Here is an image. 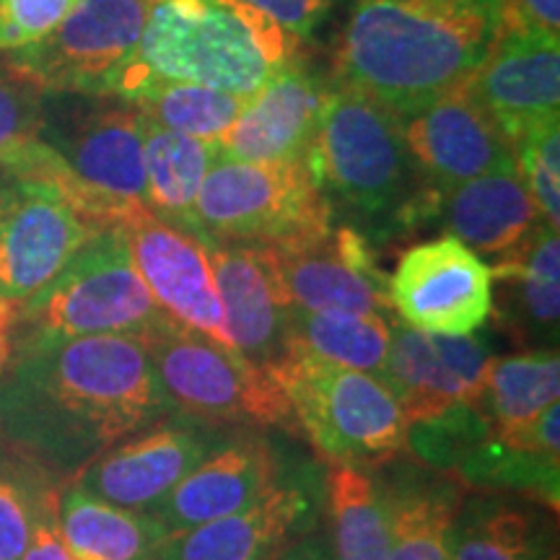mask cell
<instances>
[{
	"label": "cell",
	"mask_w": 560,
	"mask_h": 560,
	"mask_svg": "<svg viewBox=\"0 0 560 560\" xmlns=\"http://www.w3.org/2000/svg\"><path fill=\"white\" fill-rule=\"evenodd\" d=\"M516 172L535 200L540 221L560 229V125L552 120L529 130L514 145Z\"/></svg>",
	"instance_id": "e575fe53"
},
{
	"label": "cell",
	"mask_w": 560,
	"mask_h": 560,
	"mask_svg": "<svg viewBox=\"0 0 560 560\" xmlns=\"http://www.w3.org/2000/svg\"><path fill=\"white\" fill-rule=\"evenodd\" d=\"M42 94L13 75L0 73V166L39 138Z\"/></svg>",
	"instance_id": "8d00e7d4"
},
{
	"label": "cell",
	"mask_w": 560,
	"mask_h": 560,
	"mask_svg": "<svg viewBox=\"0 0 560 560\" xmlns=\"http://www.w3.org/2000/svg\"><path fill=\"white\" fill-rule=\"evenodd\" d=\"M436 215L450 236L465 247L499 257L514 249L540 223L535 200L516 166L439 192L433 219Z\"/></svg>",
	"instance_id": "484cf974"
},
{
	"label": "cell",
	"mask_w": 560,
	"mask_h": 560,
	"mask_svg": "<svg viewBox=\"0 0 560 560\" xmlns=\"http://www.w3.org/2000/svg\"><path fill=\"white\" fill-rule=\"evenodd\" d=\"M247 102L249 96L223 94V91L190 86V83H170V86L149 91L132 104L145 120L161 128L200 140H215L242 115Z\"/></svg>",
	"instance_id": "d6a6232c"
},
{
	"label": "cell",
	"mask_w": 560,
	"mask_h": 560,
	"mask_svg": "<svg viewBox=\"0 0 560 560\" xmlns=\"http://www.w3.org/2000/svg\"><path fill=\"white\" fill-rule=\"evenodd\" d=\"M301 42L244 0H149L136 52L107 96L138 102L170 83L255 96L301 60Z\"/></svg>",
	"instance_id": "3957f363"
},
{
	"label": "cell",
	"mask_w": 560,
	"mask_h": 560,
	"mask_svg": "<svg viewBox=\"0 0 560 560\" xmlns=\"http://www.w3.org/2000/svg\"><path fill=\"white\" fill-rule=\"evenodd\" d=\"M96 231L47 177L0 172V296L24 304Z\"/></svg>",
	"instance_id": "8fae6325"
},
{
	"label": "cell",
	"mask_w": 560,
	"mask_h": 560,
	"mask_svg": "<svg viewBox=\"0 0 560 560\" xmlns=\"http://www.w3.org/2000/svg\"><path fill=\"white\" fill-rule=\"evenodd\" d=\"M392 319L395 317L293 310L289 350L382 376L387 363Z\"/></svg>",
	"instance_id": "1f68e13d"
},
{
	"label": "cell",
	"mask_w": 560,
	"mask_h": 560,
	"mask_svg": "<svg viewBox=\"0 0 560 560\" xmlns=\"http://www.w3.org/2000/svg\"><path fill=\"white\" fill-rule=\"evenodd\" d=\"M172 412L140 335L13 342L0 371V444L60 482Z\"/></svg>",
	"instance_id": "6da1fadb"
},
{
	"label": "cell",
	"mask_w": 560,
	"mask_h": 560,
	"mask_svg": "<svg viewBox=\"0 0 560 560\" xmlns=\"http://www.w3.org/2000/svg\"><path fill=\"white\" fill-rule=\"evenodd\" d=\"M501 34V0H355L335 83L408 120L475 75Z\"/></svg>",
	"instance_id": "7a4b0ae2"
},
{
	"label": "cell",
	"mask_w": 560,
	"mask_h": 560,
	"mask_svg": "<svg viewBox=\"0 0 560 560\" xmlns=\"http://www.w3.org/2000/svg\"><path fill=\"white\" fill-rule=\"evenodd\" d=\"M58 516L73 560H153L170 537L145 511L112 506L75 482L60 488Z\"/></svg>",
	"instance_id": "4316f807"
},
{
	"label": "cell",
	"mask_w": 560,
	"mask_h": 560,
	"mask_svg": "<svg viewBox=\"0 0 560 560\" xmlns=\"http://www.w3.org/2000/svg\"><path fill=\"white\" fill-rule=\"evenodd\" d=\"M325 480L314 467L289 472L252 506L166 537L153 560H272L317 529Z\"/></svg>",
	"instance_id": "9a60e30c"
},
{
	"label": "cell",
	"mask_w": 560,
	"mask_h": 560,
	"mask_svg": "<svg viewBox=\"0 0 560 560\" xmlns=\"http://www.w3.org/2000/svg\"><path fill=\"white\" fill-rule=\"evenodd\" d=\"M58 499L60 490L47 495L39 506L37 520H34L30 545H26L21 560H73L68 552V545L62 540L60 516H58Z\"/></svg>",
	"instance_id": "f35d334b"
},
{
	"label": "cell",
	"mask_w": 560,
	"mask_h": 560,
	"mask_svg": "<svg viewBox=\"0 0 560 560\" xmlns=\"http://www.w3.org/2000/svg\"><path fill=\"white\" fill-rule=\"evenodd\" d=\"M13 325H16V304L0 296V371L11 359Z\"/></svg>",
	"instance_id": "b9f144b4"
},
{
	"label": "cell",
	"mask_w": 560,
	"mask_h": 560,
	"mask_svg": "<svg viewBox=\"0 0 560 560\" xmlns=\"http://www.w3.org/2000/svg\"><path fill=\"white\" fill-rule=\"evenodd\" d=\"M39 138L60 153L96 202L104 226H122L145 202L143 115L117 96L45 94Z\"/></svg>",
	"instance_id": "9c48e42d"
},
{
	"label": "cell",
	"mask_w": 560,
	"mask_h": 560,
	"mask_svg": "<svg viewBox=\"0 0 560 560\" xmlns=\"http://www.w3.org/2000/svg\"><path fill=\"white\" fill-rule=\"evenodd\" d=\"M299 433L330 465L380 467L408 450V418L382 376L289 350L270 369Z\"/></svg>",
	"instance_id": "5b68a950"
},
{
	"label": "cell",
	"mask_w": 560,
	"mask_h": 560,
	"mask_svg": "<svg viewBox=\"0 0 560 560\" xmlns=\"http://www.w3.org/2000/svg\"><path fill=\"white\" fill-rule=\"evenodd\" d=\"M325 503L335 560H389L387 520L371 467L330 465Z\"/></svg>",
	"instance_id": "f546056e"
},
{
	"label": "cell",
	"mask_w": 560,
	"mask_h": 560,
	"mask_svg": "<svg viewBox=\"0 0 560 560\" xmlns=\"http://www.w3.org/2000/svg\"><path fill=\"white\" fill-rule=\"evenodd\" d=\"M397 459L371 467L384 503L389 560H452L450 524L465 486L446 472Z\"/></svg>",
	"instance_id": "603a6c76"
},
{
	"label": "cell",
	"mask_w": 560,
	"mask_h": 560,
	"mask_svg": "<svg viewBox=\"0 0 560 560\" xmlns=\"http://www.w3.org/2000/svg\"><path fill=\"white\" fill-rule=\"evenodd\" d=\"M325 89L304 62H291L255 96H249L242 115L215 138V159L244 164L306 161L317 132Z\"/></svg>",
	"instance_id": "7402d4cb"
},
{
	"label": "cell",
	"mask_w": 560,
	"mask_h": 560,
	"mask_svg": "<svg viewBox=\"0 0 560 560\" xmlns=\"http://www.w3.org/2000/svg\"><path fill=\"white\" fill-rule=\"evenodd\" d=\"M166 312L132 262L120 226L96 231L50 283L16 306L13 342L145 335Z\"/></svg>",
	"instance_id": "8992f818"
},
{
	"label": "cell",
	"mask_w": 560,
	"mask_h": 560,
	"mask_svg": "<svg viewBox=\"0 0 560 560\" xmlns=\"http://www.w3.org/2000/svg\"><path fill=\"white\" fill-rule=\"evenodd\" d=\"M560 0H501V30H542L558 34Z\"/></svg>",
	"instance_id": "ab89813d"
},
{
	"label": "cell",
	"mask_w": 560,
	"mask_h": 560,
	"mask_svg": "<svg viewBox=\"0 0 560 560\" xmlns=\"http://www.w3.org/2000/svg\"><path fill=\"white\" fill-rule=\"evenodd\" d=\"M452 560H558L556 514L503 493L462 495L450 524Z\"/></svg>",
	"instance_id": "d4e9b609"
},
{
	"label": "cell",
	"mask_w": 560,
	"mask_h": 560,
	"mask_svg": "<svg viewBox=\"0 0 560 560\" xmlns=\"http://www.w3.org/2000/svg\"><path fill=\"white\" fill-rule=\"evenodd\" d=\"M215 156V140L182 136L143 117L145 202L151 213L198 236L195 202Z\"/></svg>",
	"instance_id": "83f0119b"
},
{
	"label": "cell",
	"mask_w": 560,
	"mask_h": 560,
	"mask_svg": "<svg viewBox=\"0 0 560 560\" xmlns=\"http://www.w3.org/2000/svg\"><path fill=\"white\" fill-rule=\"evenodd\" d=\"M392 314L431 335H472L493 310V276L478 252L454 236L405 252L387 280Z\"/></svg>",
	"instance_id": "4fadbf2b"
},
{
	"label": "cell",
	"mask_w": 560,
	"mask_h": 560,
	"mask_svg": "<svg viewBox=\"0 0 560 560\" xmlns=\"http://www.w3.org/2000/svg\"><path fill=\"white\" fill-rule=\"evenodd\" d=\"M285 475L283 457L268 436L236 429L145 514L177 535L252 506Z\"/></svg>",
	"instance_id": "ac0fdd59"
},
{
	"label": "cell",
	"mask_w": 560,
	"mask_h": 560,
	"mask_svg": "<svg viewBox=\"0 0 560 560\" xmlns=\"http://www.w3.org/2000/svg\"><path fill=\"white\" fill-rule=\"evenodd\" d=\"M467 86L511 145L529 130L560 120L558 34L501 30Z\"/></svg>",
	"instance_id": "ffe728a7"
},
{
	"label": "cell",
	"mask_w": 560,
	"mask_h": 560,
	"mask_svg": "<svg viewBox=\"0 0 560 560\" xmlns=\"http://www.w3.org/2000/svg\"><path fill=\"white\" fill-rule=\"evenodd\" d=\"M149 0H81L37 45L5 55L13 79L39 94L107 96L136 52Z\"/></svg>",
	"instance_id": "30bf717a"
},
{
	"label": "cell",
	"mask_w": 560,
	"mask_h": 560,
	"mask_svg": "<svg viewBox=\"0 0 560 560\" xmlns=\"http://www.w3.org/2000/svg\"><path fill=\"white\" fill-rule=\"evenodd\" d=\"M200 242L278 247L332 226V206L310 159L244 164L215 159L195 202Z\"/></svg>",
	"instance_id": "ba28073f"
},
{
	"label": "cell",
	"mask_w": 560,
	"mask_h": 560,
	"mask_svg": "<svg viewBox=\"0 0 560 560\" xmlns=\"http://www.w3.org/2000/svg\"><path fill=\"white\" fill-rule=\"evenodd\" d=\"M81 0H0V55L19 52L52 34Z\"/></svg>",
	"instance_id": "d590c367"
},
{
	"label": "cell",
	"mask_w": 560,
	"mask_h": 560,
	"mask_svg": "<svg viewBox=\"0 0 560 560\" xmlns=\"http://www.w3.org/2000/svg\"><path fill=\"white\" fill-rule=\"evenodd\" d=\"M244 3L255 5L293 39L304 42L319 30L322 21L330 16L335 0H244Z\"/></svg>",
	"instance_id": "74e56055"
},
{
	"label": "cell",
	"mask_w": 560,
	"mask_h": 560,
	"mask_svg": "<svg viewBox=\"0 0 560 560\" xmlns=\"http://www.w3.org/2000/svg\"><path fill=\"white\" fill-rule=\"evenodd\" d=\"M490 359V348L478 332L431 335L412 330L395 317L382 380L395 392L410 425L470 402Z\"/></svg>",
	"instance_id": "d6986e66"
},
{
	"label": "cell",
	"mask_w": 560,
	"mask_h": 560,
	"mask_svg": "<svg viewBox=\"0 0 560 560\" xmlns=\"http://www.w3.org/2000/svg\"><path fill=\"white\" fill-rule=\"evenodd\" d=\"M499 296L493 310L511 338L532 350L556 348L560 319V242L558 231L537 223L514 249L490 268Z\"/></svg>",
	"instance_id": "cb8c5ba5"
},
{
	"label": "cell",
	"mask_w": 560,
	"mask_h": 560,
	"mask_svg": "<svg viewBox=\"0 0 560 560\" xmlns=\"http://www.w3.org/2000/svg\"><path fill=\"white\" fill-rule=\"evenodd\" d=\"M462 486L482 493L522 495L556 514L560 506V454L522 450L499 433L480 441L452 470Z\"/></svg>",
	"instance_id": "4dcf8cb0"
},
{
	"label": "cell",
	"mask_w": 560,
	"mask_h": 560,
	"mask_svg": "<svg viewBox=\"0 0 560 560\" xmlns=\"http://www.w3.org/2000/svg\"><path fill=\"white\" fill-rule=\"evenodd\" d=\"M231 431L236 429H221L185 412H172L109 446L70 482L112 506L151 511Z\"/></svg>",
	"instance_id": "7c38bea8"
},
{
	"label": "cell",
	"mask_w": 560,
	"mask_h": 560,
	"mask_svg": "<svg viewBox=\"0 0 560 560\" xmlns=\"http://www.w3.org/2000/svg\"><path fill=\"white\" fill-rule=\"evenodd\" d=\"M280 285L293 310L395 317L387 276L366 236L353 226H332L310 240L268 247Z\"/></svg>",
	"instance_id": "5bb4252c"
},
{
	"label": "cell",
	"mask_w": 560,
	"mask_h": 560,
	"mask_svg": "<svg viewBox=\"0 0 560 560\" xmlns=\"http://www.w3.org/2000/svg\"><path fill=\"white\" fill-rule=\"evenodd\" d=\"M174 410L221 429H283L299 433L283 389L265 371L166 314L140 335Z\"/></svg>",
	"instance_id": "52a82bcc"
},
{
	"label": "cell",
	"mask_w": 560,
	"mask_h": 560,
	"mask_svg": "<svg viewBox=\"0 0 560 560\" xmlns=\"http://www.w3.org/2000/svg\"><path fill=\"white\" fill-rule=\"evenodd\" d=\"M402 136L420 177L433 192L516 166L509 138L467 83L402 120Z\"/></svg>",
	"instance_id": "e0dca14e"
},
{
	"label": "cell",
	"mask_w": 560,
	"mask_h": 560,
	"mask_svg": "<svg viewBox=\"0 0 560 560\" xmlns=\"http://www.w3.org/2000/svg\"><path fill=\"white\" fill-rule=\"evenodd\" d=\"M66 482L0 444V560H21L47 495Z\"/></svg>",
	"instance_id": "836d02e7"
},
{
	"label": "cell",
	"mask_w": 560,
	"mask_h": 560,
	"mask_svg": "<svg viewBox=\"0 0 560 560\" xmlns=\"http://www.w3.org/2000/svg\"><path fill=\"white\" fill-rule=\"evenodd\" d=\"M560 400L558 348L527 350L522 355L490 359L472 405L493 431L527 425Z\"/></svg>",
	"instance_id": "f1b7e54d"
},
{
	"label": "cell",
	"mask_w": 560,
	"mask_h": 560,
	"mask_svg": "<svg viewBox=\"0 0 560 560\" xmlns=\"http://www.w3.org/2000/svg\"><path fill=\"white\" fill-rule=\"evenodd\" d=\"M272 560H335L330 535H325L319 529L306 532L304 537L285 545Z\"/></svg>",
	"instance_id": "60d3db41"
},
{
	"label": "cell",
	"mask_w": 560,
	"mask_h": 560,
	"mask_svg": "<svg viewBox=\"0 0 560 560\" xmlns=\"http://www.w3.org/2000/svg\"><path fill=\"white\" fill-rule=\"evenodd\" d=\"M120 229L132 262L161 310L182 325L234 348L206 244L190 231L161 221L149 208L136 210Z\"/></svg>",
	"instance_id": "2e32d148"
},
{
	"label": "cell",
	"mask_w": 560,
	"mask_h": 560,
	"mask_svg": "<svg viewBox=\"0 0 560 560\" xmlns=\"http://www.w3.org/2000/svg\"><path fill=\"white\" fill-rule=\"evenodd\" d=\"M310 166L327 200L384 229L433 219L436 195L412 161L402 120L361 91L330 83L322 100Z\"/></svg>",
	"instance_id": "277c9868"
},
{
	"label": "cell",
	"mask_w": 560,
	"mask_h": 560,
	"mask_svg": "<svg viewBox=\"0 0 560 560\" xmlns=\"http://www.w3.org/2000/svg\"><path fill=\"white\" fill-rule=\"evenodd\" d=\"M202 244L213 268L231 346L255 366L270 371L289 355L293 306L280 285L268 247Z\"/></svg>",
	"instance_id": "44dd1931"
}]
</instances>
